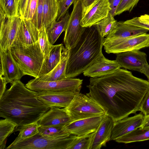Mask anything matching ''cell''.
<instances>
[{"mask_svg": "<svg viewBox=\"0 0 149 149\" xmlns=\"http://www.w3.org/2000/svg\"><path fill=\"white\" fill-rule=\"evenodd\" d=\"M86 95L99 104L114 122L139 111L149 90V82L119 68L98 77H91Z\"/></svg>", "mask_w": 149, "mask_h": 149, "instance_id": "6da1fadb", "label": "cell"}, {"mask_svg": "<svg viewBox=\"0 0 149 149\" xmlns=\"http://www.w3.org/2000/svg\"><path fill=\"white\" fill-rule=\"evenodd\" d=\"M0 98V116L21 127L37 122L50 107L39 100L36 92L27 88L20 80L15 81Z\"/></svg>", "mask_w": 149, "mask_h": 149, "instance_id": "7a4b0ae2", "label": "cell"}, {"mask_svg": "<svg viewBox=\"0 0 149 149\" xmlns=\"http://www.w3.org/2000/svg\"><path fill=\"white\" fill-rule=\"evenodd\" d=\"M104 38L95 25L86 28L75 46L68 49L66 77L83 73L100 55Z\"/></svg>", "mask_w": 149, "mask_h": 149, "instance_id": "3957f363", "label": "cell"}, {"mask_svg": "<svg viewBox=\"0 0 149 149\" xmlns=\"http://www.w3.org/2000/svg\"><path fill=\"white\" fill-rule=\"evenodd\" d=\"M10 49L23 75L38 78L45 59L38 41L26 45H13Z\"/></svg>", "mask_w": 149, "mask_h": 149, "instance_id": "277c9868", "label": "cell"}, {"mask_svg": "<svg viewBox=\"0 0 149 149\" xmlns=\"http://www.w3.org/2000/svg\"><path fill=\"white\" fill-rule=\"evenodd\" d=\"M71 121L105 114L101 107L86 95L77 94L70 104L64 108Z\"/></svg>", "mask_w": 149, "mask_h": 149, "instance_id": "5b68a950", "label": "cell"}, {"mask_svg": "<svg viewBox=\"0 0 149 149\" xmlns=\"http://www.w3.org/2000/svg\"><path fill=\"white\" fill-rule=\"evenodd\" d=\"M76 135L58 137L44 136L38 134L15 144L7 149H69Z\"/></svg>", "mask_w": 149, "mask_h": 149, "instance_id": "8992f818", "label": "cell"}, {"mask_svg": "<svg viewBox=\"0 0 149 149\" xmlns=\"http://www.w3.org/2000/svg\"><path fill=\"white\" fill-rule=\"evenodd\" d=\"M83 80L79 78H66L60 80L44 81L37 78L29 81L26 87L34 91H68L79 93L81 88Z\"/></svg>", "mask_w": 149, "mask_h": 149, "instance_id": "52a82bcc", "label": "cell"}, {"mask_svg": "<svg viewBox=\"0 0 149 149\" xmlns=\"http://www.w3.org/2000/svg\"><path fill=\"white\" fill-rule=\"evenodd\" d=\"M84 15L82 0H76L65 30L63 39L65 48L68 49L74 47L79 41L86 27L81 25Z\"/></svg>", "mask_w": 149, "mask_h": 149, "instance_id": "ba28073f", "label": "cell"}, {"mask_svg": "<svg viewBox=\"0 0 149 149\" xmlns=\"http://www.w3.org/2000/svg\"><path fill=\"white\" fill-rule=\"evenodd\" d=\"M149 34L147 33L126 38L113 40H104L103 46L108 54L139 50L147 47Z\"/></svg>", "mask_w": 149, "mask_h": 149, "instance_id": "9c48e42d", "label": "cell"}, {"mask_svg": "<svg viewBox=\"0 0 149 149\" xmlns=\"http://www.w3.org/2000/svg\"><path fill=\"white\" fill-rule=\"evenodd\" d=\"M21 21L19 16L8 17L0 8V47L4 51H7L10 49Z\"/></svg>", "mask_w": 149, "mask_h": 149, "instance_id": "30bf717a", "label": "cell"}, {"mask_svg": "<svg viewBox=\"0 0 149 149\" xmlns=\"http://www.w3.org/2000/svg\"><path fill=\"white\" fill-rule=\"evenodd\" d=\"M0 75L3 76L8 83L20 80L24 76L12 54L10 49L4 51L0 47Z\"/></svg>", "mask_w": 149, "mask_h": 149, "instance_id": "8fae6325", "label": "cell"}, {"mask_svg": "<svg viewBox=\"0 0 149 149\" xmlns=\"http://www.w3.org/2000/svg\"><path fill=\"white\" fill-rule=\"evenodd\" d=\"M116 54L115 60L121 68L140 72L144 66L148 64L147 54L139 50L125 52Z\"/></svg>", "mask_w": 149, "mask_h": 149, "instance_id": "7c38bea8", "label": "cell"}, {"mask_svg": "<svg viewBox=\"0 0 149 149\" xmlns=\"http://www.w3.org/2000/svg\"><path fill=\"white\" fill-rule=\"evenodd\" d=\"M111 10L109 0H96L84 13L81 25L90 27L106 17Z\"/></svg>", "mask_w": 149, "mask_h": 149, "instance_id": "4fadbf2b", "label": "cell"}, {"mask_svg": "<svg viewBox=\"0 0 149 149\" xmlns=\"http://www.w3.org/2000/svg\"><path fill=\"white\" fill-rule=\"evenodd\" d=\"M104 115L71 121L63 128L67 132L77 136L92 133L98 129Z\"/></svg>", "mask_w": 149, "mask_h": 149, "instance_id": "5bb4252c", "label": "cell"}, {"mask_svg": "<svg viewBox=\"0 0 149 149\" xmlns=\"http://www.w3.org/2000/svg\"><path fill=\"white\" fill-rule=\"evenodd\" d=\"M78 93L68 91H43L37 92V98L49 107L65 108Z\"/></svg>", "mask_w": 149, "mask_h": 149, "instance_id": "9a60e30c", "label": "cell"}, {"mask_svg": "<svg viewBox=\"0 0 149 149\" xmlns=\"http://www.w3.org/2000/svg\"><path fill=\"white\" fill-rule=\"evenodd\" d=\"M120 68L116 60H109L102 53L83 74L85 76L100 77L111 73Z\"/></svg>", "mask_w": 149, "mask_h": 149, "instance_id": "2e32d148", "label": "cell"}, {"mask_svg": "<svg viewBox=\"0 0 149 149\" xmlns=\"http://www.w3.org/2000/svg\"><path fill=\"white\" fill-rule=\"evenodd\" d=\"M144 115L141 112L134 116H128L115 122L110 141L117 139L139 128L143 122Z\"/></svg>", "mask_w": 149, "mask_h": 149, "instance_id": "e0dca14e", "label": "cell"}, {"mask_svg": "<svg viewBox=\"0 0 149 149\" xmlns=\"http://www.w3.org/2000/svg\"><path fill=\"white\" fill-rule=\"evenodd\" d=\"M39 33L31 20L22 19L19 28L13 45H26L36 43L38 41Z\"/></svg>", "mask_w": 149, "mask_h": 149, "instance_id": "ac0fdd59", "label": "cell"}, {"mask_svg": "<svg viewBox=\"0 0 149 149\" xmlns=\"http://www.w3.org/2000/svg\"><path fill=\"white\" fill-rule=\"evenodd\" d=\"M114 122L110 117L105 114L95 132L90 149H100L106 146L107 142L110 141Z\"/></svg>", "mask_w": 149, "mask_h": 149, "instance_id": "d6986e66", "label": "cell"}, {"mask_svg": "<svg viewBox=\"0 0 149 149\" xmlns=\"http://www.w3.org/2000/svg\"><path fill=\"white\" fill-rule=\"evenodd\" d=\"M71 122L64 108L51 107L37 123L39 126H64Z\"/></svg>", "mask_w": 149, "mask_h": 149, "instance_id": "ffe728a7", "label": "cell"}, {"mask_svg": "<svg viewBox=\"0 0 149 149\" xmlns=\"http://www.w3.org/2000/svg\"><path fill=\"white\" fill-rule=\"evenodd\" d=\"M149 31L146 29L120 21L118 22L116 28L104 40H113L125 38L146 33Z\"/></svg>", "mask_w": 149, "mask_h": 149, "instance_id": "44dd1931", "label": "cell"}, {"mask_svg": "<svg viewBox=\"0 0 149 149\" xmlns=\"http://www.w3.org/2000/svg\"><path fill=\"white\" fill-rule=\"evenodd\" d=\"M64 48L62 43L54 45L49 56L44 59L38 78L50 72L59 63Z\"/></svg>", "mask_w": 149, "mask_h": 149, "instance_id": "7402d4cb", "label": "cell"}, {"mask_svg": "<svg viewBox=\"0 0 149 149\" xmlns=\"http://www.w3.org/2000/svg\"><path fill=\"white\" fill-rule=\"evenodd\" d=\"M68 54V49L64 47L59 63L50 72L37 78L42 81H55L63 80L66 78L65 71Z\"/></svg>", "mask_w": 149, "mask_h": 149, "instance_id": "603a6c76", "label": "cell"}, {"mask_svg": "<svg viewBox=\"0 0 149 149\" xmlns=\"http://www.w3.org/2000/svg\"><path fill=\"white\" fill-rule=\"evenodd\" d=\"M59 10L57 0H44L42 17L43 29L49 28L56 21Z\"/></svg>", "mask_w": 149, "mask_h": 149, "instance_id": "cb8c5ba5", "label": "cell"}, {"mask_svg": "<svg viewBox=\"0 0 149 149\" xmlns=\"http://www.w3.org/2000/svg\"><path fill=\"white\" fill-rule=\"evenodd\" d=\"M70 15L68 10L60 20L54 22L49 28H46L49 40L52 45H54L62 33L65 31Z\"/></svg>", "mask_w": 149, "mask_h": 149, "instance_id": "d4e9b609", "label": "cell"}, {"mask_svg": "<svg viewBox=\"0 0 149 149\" xmlns=\"http://www.w3.org/2000/svg\"><path fill=\"white\" fill-rule=\"evenodd\" d=\"M149 140V128H138L120 137L115 141L118 143H128Z\"/></svg>", "mask_w": 149, "mask_h": 149, "instance_id": "484cf974", "label": "cell"}, {"mask_svg": "<svg viewBox=\"0 0 149 149\" xmlns=\"http://www.w3.org/2000/svg\"><path fill=\"white\" fill-rule=\"evenodd\" d=\"M18 127V125L11 120L5 118L0 120V149H4L7 138Z\"/></svg>", "mask_w": 149, "mask_h": 149, "instance_id": "4316f807", "label": "cell"}, {"mask_svg": "<svg viewBox=\"0 0 149 149\" xmlns=\"http://www.w3.org/2000/svg\"><path fill=\"white\" fill-rule=\"evenodd\" d=\"M39 126L36 122L21 127L17 130L19 132L17 136L10 145L15 144L37 135L38 133V129Z\"/></svg>", "mask_w": 149, "mask_h": 149, "instance_id": "83f0119b", "label": "cell"}, {"mask_svg": "<svg viewBox=\"0 0 149 149\" xmlns=\"http://www.w3.org/2000/svg\"><path fill=\"white\" fill-rule=\"evenodd\" d=\"M118 22L109 12L108 15L94 25L103 37H107L116 28Z\"/></svg>", "mask_w": 149, "mask_h": 149, "instance_id": "f1b7e54d", "label": "cell"}, {"mask_svg": "<svg viewBox=\"0 0 149 149\" xmlns=\"http://www.w3.org/2000/svg\"><path fill=\"white\" fill-rule=\"evenodd\" d=\"M95 132L80 136H76L69 149H90Z\"/></svg>", "mask_w": 149, "mask_h": 149, "instance_id": "f546056e", "label": "cell"}, {"mask_svg": "<svg viewBox=\"0 0 149 149\" xmlns=\"http://www.w3.org/2000/svg\"><path fill=\"white\" fill-rule=\"evenodd\" d=\"M63 126H40L38 134L42 136L54 137L63 136L70 134L64 130Z\"/></svg>", "mask_w": 149, "mask_h": 149, "instance_id": "4dcf8cb0", "label": "cell"}, {"mask_svg": "<svg viewBox=\"0 0 149 149\" xmlns=\"http://www.w3.org/2000/svg\"><path fill=\"white\" fill-rule=\"evenodd\" d=\"M19 3V0H0V8L8 17H20Z\"/></svg>", "mask_w": 149, "mask_h": 149, "instance_id": "1f68e13d", "label": "cell"}, {"mask_svg": "<svg viewBox=\"0 0 149 149\" xmlns=\"http://www.w3.org/2000/svg\"><path fill=\"white\" fill-rule=\"evenodd\" d=\"M38 42L45 59L48 57L54 46L49 40L45 28L39 31Z\"/></svg>", "mask_w": 149, "mask_h": 149, "instance_id": "d6a6232c", "label": "cell"}, {"mask_svg": "<svg viewBox=\"0 0 149 149\" xmlns=\"http://www.w3.org/2000/svg\"><path fill=\"white\" fill-rule=\"evenodd\" d=\"M44 0H38L34 15L32 21L40 31L43 29L42 17Z\"/></svg>", "mask_w": 149, "mask_h": 149, "instance_id": "836d02e7", "label": "cell"}, {"mask_svg": "<svg viewBox=\"0 0 149 149\" xmlns=\"http://www.w3.org/2000/svg\"><path fill=\"white\" fill-rule=\"evenodd\" d=\"M139 0H121L116 10L115 16L124 12H131L137 5Z\"/></svg>", "mask_w": 149, "mask_h": 149, "instance_id": "e575fe53", "label": "cell"}, {"mask_svg": "<svg viewBox=\"0 0 149 149\" xmlns=\"http://www.w3.org/2000/svg\"><path fill=\"white\" fill-rule=\"evenodd\" d=\"M38 0H28L23 19L32 20L35 13Z\"/></svg>", "mask_w": 149, "mask_h": 149, "instance_id": "d590c367", "label": "cell"}, {"mask_svg": "<svg viewBox=\"0 0 149 149\" xmlns=\"http://www.w3.org/2000/svg\"><path fill=\"white\" fill-rule=\"evenodd\" d=\"M76 0H62L58 2L59 10L56 21L61 19L68 10L70 6Z\"/></svg>", "mask_w": 149, "mask_h": 149, "instance_id": "8d00e7d4", "label": "cell"}, {"mask_svg": "<svg viewBox=\"0 0 149 149\" xmlns=\"http://www.w3.org/2000/svg\"><path fill=\"white\" fill-rule=\"evenodd\" d=\"M126 24L140 27L149 30V20L134 17L124 21Z\"/></svg>", "mask_w": 149, "mask_h": 149, "instance_id": "74e56055", "label": "cell"}, {"mask_svg": "<svg viewBox=\"0 0 149 149\" xmlns=\"http://www.w3.org/2000/svg\"><path fill=\"white\" fill-rule=\"evenodd\" d=\"M139 111H141L144 116L149 114V90L141 103Z\"/></svg>", "mask_w": 149, "mask_h": 149, "instance_id": "f35d334b", "label": "cell"}, {"mask_svg": "<svg viewBox=\"0 0 149 149\" xmlns=\"http://www.w3.org/2000/svg\"><path fill=\"white\" fill-rule=\"evenodd\" d=\"M28 0H19V16L21 19H23Z\"/></svg>", "mask_w": 149, "mask_h": 149, "instance_id": "ab89813d", "label": "cell"}, {"mask_svg": "<svg viewBox=\"0 0 149 149\" xmlns=\"http://www.w3.org/2000/svg\"><path fill=\"white\" fill-rule=\"evenodd\" d=\"M121 0H109L111 10L110 12L113 16H115L116 11L117 7Z\"/></svg>", "mask_w": 149, "mask_h": 149, "instance_id": "60d3db41", "label": "cell"}, {"mask_svg": "<svg viewBox=\"0 0 149 149\" xmlns=\"http://www.w3.org/2000/svg\"><path fill=\"white\" fill-rule=\"evenodd\" d=\"M8 83L4 77L3 76L0 75V98L6 91V85Z\"/></svg>", "mask_w": 149, "mask_h": 149, "instance_id": "b9f144b4", "label": "cell"}, {"mask_svg": "<svg viewBox=\"0 0 149 149\" xmlns=\"http://www.w3.org/2000/svg\"><path fill=\"white\" fill-rule=\"evenodd\" d=\"M96 0H82L84 14L94 3Z\"/></svg>", "mask_w": 149, "mask_h": 149, "instance_id": "7bdbcfd3", "label": "cell"}, {"mask_svg": "<svg viewBox=\"0 0 149 149\" xmlns=\"http://www.w3.org/2000/svg\"><path fill=\"white\" fill-rule=\"evenodd\" d=\"M148 128H149V114L144 116L143 122L139 128L144 129Z\"/></svg>", "mask_w": 149, "mask_h": 149, "instance_id": "ee69618b", "label": "cell"}, {"mask_svg": "<svg viewBox=\"0 0 149 149\" xmlns=\"http://www.w3.org/2000/svg\"><path fill=\"white\" fill-rule=\"evenodd\" d=\"M140 72L144 74L147 77L149 82V65L148 64L145 65L141 70Z\"/></svg>", "mask_w": 149, "mask_h": 149, "instance_id": "f6af8a7d", "label": "cell"}, {"mask_svg": "<svg viewBox=\"0 0 149 149\" xmlns=\"http://www.w3.org/2000/svg\"><path fill=\"white\" fill-rule=\"evenodd\" d=\"M139 18L140 19L149 20V15L146 14L141 15L139 17Z\"/></svg>", "mask_w": 149, "mask_h": 149, "instance_id": "bcb514c9", "label": "cell"}, {"mask_svg": "<svg viewBox=\"0 0 149 149\" xmlns=\"http://www.w3.org/2000/svg\"><path fill=\"white\" fill-rule=\"evenodd\" d=\"M62 0H57L58 1V2H60L61 1H62Z\"/></svg>", "mask_w": 149, "mask_h": 149, "instance_id": "7dc6e473", "label": "cell"}, {"mask_svg": "<svg viewBox=\"0 0 149 149\" xmlns=\"http://www.w3.org/2000/svg\"><path fill=\"white\" fill-rule=\"evenodd\" d=\"M147 47H149V42H148V44Z\"/></svg>", "mask_w": 149, "mask_h": 149, "instance_id": "c3c4849f", "label": "cell"}]
</instances>
